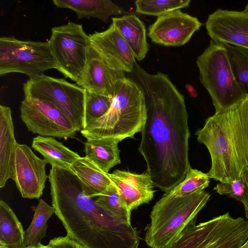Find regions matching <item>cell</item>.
<instances>
[{"label":"cell","instance_id":"obj_3","mask_svg":"<svg viewBox=\"0 0 248 248\" xmlns=\"http://www.w3.org/2000/svg\"><path fill=\"white\" fill-rule=\"evenodd\" d=\"M195 134L210 155V178L221 183L238 179L248 167V95L208 118Z\"/></svg>","mask_w":248,"mask_h":248},{"label":"cell","instance_id":"obj_27","mask_svg":"<svg viewBox=\"0 0 248 248\" xmlns=\"http://www.w3.org/2000/svg\"><path fill=\"white\" fill-rule=\"evenodd\" d=\"M214 189L220 195L240 202L244 206L246 217L248 219V167L244 169L238 179L226 183L220 182Z\"/></svg>","mask_w":248,"mask_h":248},{"label":"cell","instance_id":"obj_1","mask_svg":"<svg viewBox=\"0 0 248 248\" xmlns=\"http://www.w3.org/2000/svg\"><path fill=\"white\" fill-rule=\"evenodd\" d=\"M131 73L144 94L147 111L138 151L154 186L167 192L191 168L184 96L165 74H151L137 62Z\"/></svg>","mask_w":248,"mask_h":248},{"label":"cell","instance_id":"obj_31","mask_svg":"<svg viewBox=\"0 0 248 248\" xmlns=\"http://www.w3.org/2000/svg\"><path fill=\"white\" fill-rule=\"evenodd\" d=\"M189 0H137L135 1L137 13L156 16L188 7Z\"/></svg>","mask_w":248,"mask_h":248},{"label":"cell","instance_id":"obj_14","mask_svg":"<svg viewBox=\"0 0 248 248\" xmlns=\"http://www.w3.org/2000/svg\"><path fill=\"white\" fill-rule=\"evenodd\" d=\"M205 26L213 42L248 49V14L243 11L217 9Z\"/></svg>","mask_w":248,"mask_h":248},{"label":"cell","instance_id":"obj_21","mask_svg":"<svg viewBox=\"0 0 248 248\" xmlns=\"http://www.w3.org/2000/svg\"><path fill=\"white\" fill-rule=\"evenodd\" d=\"M58 8L74 11L78 19L97 18L107 23L111 16L128 13L109 0H53Z\"/></svg>","mask_w":248,"mask_h":248},{"label":"cell","instance_id":"obj_25","mask_svg":"<svg viewBox=\"0 0 248 248\" xmlns=\"http://www.w3.org/2000/svg\"><path fill=\"white\" fill-rule=\"evenodd\" d=\"M53 214H55L53 207L40 199L35 209L32 220L24 231V247L37 246L41 243V240L46 236L47 221Z\"/></svg>","mask_w":248,"mask_h":248},{"label":"cell","instance_id":"obj_30","mask_svg":"<svg viewBox=\"0 0 248 248\" xmlns=\"http://www.w3.org/2000/svg\"><path fill=\"white\" fill-rule=\"evenodd\" d=\"M209 183L207 173L191 168L184 179L167 192L174 196H186L203 191Z\"/></svg>","mask_w":248,"mask_h":248},{"label":"cell","instance_id":"obj_11","mask_svg":"<svg viewBox=\"0 0 248 248\" xmlns=\"http://www.w3.org/2000/svg\"><path fill=\"white\" fill-rule=\"evenodd\" d=\"M20 110L21 120L32 133L65 139L76 136L77 129L69 119L49 100L25 97Z\"/></svg>","mask_w":248,"mask_h":248},{"label":"cell","instance_id":"obj_20","mask_svg":"<svg viewBox=\"0 0 248 248\" xmlns=\"http://www.w3.org/2000/svg\"><path fill=\"white\" fill-rule=\"evenodd\" d=\"M112 24L126 41L135 59H144L149 50V45L143 21L134 15H128L112 17Z\"/></svg>","mask_w":248,"mask_h":248},{"label":"cell","instance_id":"obj_33","mask_svg":"<svg viewBox=\"0 0 248 248\" xmlns=\"http://www.w3.org/2000/svg\"><path fill=\"white\" fill-rule=\"evenodd\" d=\"M185 87L191 97H196L197 96V92L192 85L189 84H187Z\"/></svg>","mask_w":248,"mask_h":248},{"label":"cell","instance_id":"obj_35","mask_svg":"<svg viewBox=\"0 0 248 248\" xmlns=\"http://www.w3.org/2000/svg\"><path fill=\"white\" fill-rule=\"evenodd\" d=\"M0 248H11L4 243L0 241Z\"/></svg>","mask_w":248,"mask_h":248},{"label":"cell","instance_id":"obj_29","mask_svg":"<svg viewBox=\"0 0 248 248\" xmlns=\"http://www.w3.org/2000/svg\"><path fill=\"white\" fill-rule=\"evenodd\" d=\"M95 201L113 215L131 223V211L121 197L113 183L97 197Z\"/></svg>","mask_w":248,"mask_h":248},{"label":"cell","instance_id":"obj_18","mask_svg":"<svg viewBox=\"0 0 248 248\" xmlns=\"http://www.w3.org/2000/svg\"><path fill=\"white\" fill-rule=\"evenodd\" d=\"M17 142L10 108L0 105V187H4L14 176Z\"/></svg>","mask_w":248,"mask_h":248},{"label":"cell","instance_id":"obj_36","mask_svg":"<svg viewBox=\"0 0 248 248\" xmlns=\"http://www.w3.org/2000/svg\"><path fill=\"white\" fill-rule=\"evenodd\" d=\"M240 248H248V240Z\"/></svg>","mask_w":248,"mask_h":248},{"label":"cell","instance_id":"obj_13","mask_svg":"<svg viewBox=\"0 0 248 248\" xmlns=\"http://www.w3.org/2000/svg\"><path fill=\"white\" fill-rule=\"evenodd\" d=\"M202 25L196 17L177 10L158 17L149 27L148 36L155 43L179 46L188 42Z\"/></svg>","mask_w":248,"mask_h":248},{"label":"cell","instance_id":"obj_34","mask_svg":"<svg viewBox=\"0 0 248 248\" xmlns=\"http://www.w3.org/2000/svg\"><path fill=\"white\" fill-rule=\"evenodd\" d=\"M22 248H51L49 245H44L41 243L37 246H29Z\"/></svg>","mask_w":248,"mask_h":248},{"label":"cell","instance_id":"obj_26","mask_svg":"<svg viewBox=\"0 0 248 248\" xmlns=\"http://www.w3.org/2000/svg\"><path fill=\"white\" fill-rule=\"evenodd\" d=\"M223 45L236 82L244 94L248 95V49L228 44Z\"/></svg>","mask_w":248,"mask_h":248},{"label":"cell","instance_id":"obj_5","mask_svg":"<svg viewBox=\"0 0 248 248\" xmlns=\"http://www.w3.org/2000/svg\"><path fill=\"white\" fill-rule=\"evenodd\" d=\"M210 197L204 191L186 196L165 192L151 212V222L146 228V244L152 248H171Z\"/></svg>","mask_w":248,"mask_h":248},{"label":"cell","instance_id":"obj_22","mask_svg":"<svg viewBox=\"0 0 248 248\" xmlns=\"http://www.w3.org/2000/svg\"><path fill=\"white\" fill-rule=\"evenodd\" d=\"M31 147L39 152L51 167L68 169L80 156L53 137L38 135L32 140Z\"/></svg>","mask_w":248,"mask_h":248},{"label":"cell","instance_id":"obj_15","mask_svg":"<svg viewBox=\"0 0 248 248\" xmlns=\"http://www.w3.org/2000/svg\"><path fill=\"white\" fill-rule=\"evenodd\" d=\"M124 72L110 68L91 45L83 72L76 84L86 91L113 97Z\"/></svg>","mask_w":248,"mask_h":248},{"label":"cell","instance_id":"obj_37","mask_svg":"<svg viewBox=\"0 0 248 248\" xmlns=\"http://www.w3.org/2000/svg\"><path fill=\"white\" fill-rule=\"evenodd\" d=\"M243 12L248 14V3L247 4L245 9L243 11Z\"/></svg>","mask_w":248,"mask_h":248},{"label":"cell","instance_id":"obj_9","mask_svg":"<svg viewBox=\"0 0 248 248\" xmlns=\"http://www.w3.org/2000/svg\"><path fill=\"white\" fill-rule=\"evenodd\" d=\"M25 97L49 100L67 116L77 131L84 129L86 90L62 78L42 75L23 84Z\"/></svg>","mask_w":248,"mask_h":248},{"label":"cell","instance_id":"obj_19","mask_svg":"<svg viewBox=\"0 0 248 248\" xmlns=\"http://www.w3.org/2000/svg\"><path fill=\"white\" fill-rule=\"evenodd\" d=\"M77 176L85 194L91 198L97 197L113 184L109 173L102 170L86 157H80L70 167Z\"/></svg>","mask_w":248,"mask_h":248},{"label":"cell","instance_id":"obj_16","mask_svg":"<svg viewBox=\"0 0 248 248\" xmlns=\"http://www.w3.org/2000/svg\"><path fill=\"white\" fill-rule=\"evenodd\" d=\"M93 47L112 69L131 73L136 62L124 38L112 24L106 30L89 35Z\"/></svg>","mask_w":248,"mask_h":248},{"label":"cell","instance_id":"obj_17","mask_svg":"<svg viewBox=\"0 0 248 248\" xmlns=\"http://www.w3.org/2000/svg\"><path fill=\"white\" fill-rule=\"evenodd\" d=\"M109 174L119 195L131 211L154 199L155 191L147 172L138 174L116 170Z\"/></svg>","mask_w":248,"mask_h":248},{"label":"cell","instance_id":"obj_10","mask_svg":"<svg viewBox=\"0 0 248 248\" xmlns=\"http://www.w3.org/2000/svg\"><path fill=\"white\" fill-rule=\"evenodd\" d=\"M51 31L48 42L56 69L76 83L86 63L88 49L91 45L90 36L82 25L71 21L53 27Z\"/></svg>","mask_w":248,"mask_h":248},{"label":"cell","instance_id":"obj_2","mask_svg":"<svg viewBox=\"0 0 248 248\" xmlns=\"http://www.w3.org/2000/svg\"><path fill=\"white\" fill-rule=\"evenodd\" d=\"M48 178L52 206L67 235L85 248H138L136 228L87 196L70 170L51 167Z\"/></svg>","mask_w":248,"mask_h":248},{"label":"cell","instance_id":"obj_4","mask_svg":"<svg viewBox=\"0 0 248 248\" xmlns=\"http://www.w3.org/2000/svg\"><path fill=\"white\" fill-rule=\"evenodd\" d=\"M144 94L131 78L118 83L107 113L80 131L86 140L111 138L121 141L140 132L146 119Z\"/></svg>","mask_w":248,"mask_h":248},{"label":"cell","instance_id":"obj_7","mask_svg":"<svg viewBox=\"0 0 248 248\" xmlns=\"http://www.w3.org/2000/svg\"><path fill=\"white\" fill-rule=\"evenodd\" d=\"M192 220L171 248H240L248 240V220L229 213L204 222Z\"/></svg>","mask_w":248,"mask_h":248},{"label":"cell","instance_id":"obj_8","mask_svg":"<svg viewBox=\"0 0 248 248\" xmlns=\"http://www.w3.org/2000/svg\"><path fill=\"white\" fill-rule=\"evenodd\" d=\"M48 41H22L14 37L0 38V75L20 73L30 79L56 69Z\"/></svg>","mask_w":248,"mask_h":248},{"label":"cell","instance_id":"obj_6","mask_svg":"<svg viewBox=\"0 0 248 248\" xmlns=\"http://www.w3.org/2000/svg\"><path fill=\"white\" fill-rule=\"evenodd\" d=\"M196 63L200 81L211 97L215 112L227 108L246 96L236 82L223 44L211 40Z\"/></svg>","mask_w":248,"mask_h":248},{"label":"cell","instance_id":"obj_28","mask_svg":"<svg viewBox=\"0 0 248 248\" xmlns=\"http://www.w3.org/2000/svg\"><path fill=\"white\" fill-rule=\"evenodd\" d=\"M112 100V97L86 91L84 129L91 126L107 113Z\"/></svg>","mask_w":248,"mask_h":248},{"label":"cell","instance_id":"obj_23","mask_svg":"<svg viewBox=\"0 0 248 248\" xmlns=\"http://www.w3.org/2000/svg\"><path fill=\"white\" fill-rule=\"evenodd\" d=\"M120 141L111 138L87 140L84 144L85 157L108 173L111 169L121 163L118 147Z\"/></svg>","mask_w":248,"mask_h":248},{"label":"cell","instance_id":"obj_24","mask_svg":"<svg viewBox=\"0 0 248 248\" xmlns=\"http://www.w3.org/2000/svg\"><path fill=\"white\" fill-rule=\"evenodd\" d=\"M24 231L21 222L9 205L0 201V241L11 248H22Z\"/></svg>","mask_w":248,"mask_h":248},{"label":"cell","instance_id":"obj_32","mask_svg":"<svg viewBox=\"0 0 248 248\" xmlns=\"http://www.w3.org/2000/svg\"><path fill=\"white\" fill-rule=\"evenodd\" d=\"M48 245L51 248H85L67 234L50 240Z\"/></svg>","mask_w":248,"mask_h":248},{"label":"cell","instance_id":"obj_12","mask_svg":"<svg viewBox=\"0 0 248 248\" xmlns=\"http://www.w3.org/2000/svg\"><path fill=\"white\" fill-rule=\"evenodd\" d=\"M47 163L37 156L28 146L17 143L13 180L23 198L39 199L43 195L48 177L46 172Z\"/></svg>","mask_w":248,"mask_h":248}]
</instances>
